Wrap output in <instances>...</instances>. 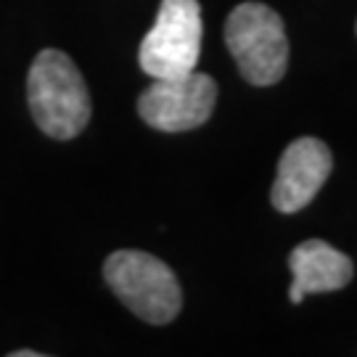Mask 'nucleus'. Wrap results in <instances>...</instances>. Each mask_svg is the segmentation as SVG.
I'll return each mask as SVG.
<instances>
[{
	"mask_svg": "<svg viewBox=\"0 0 357 357\" xmlns=\"http://www.w3.org/2000/svg\"><path fill=\"white\" fill-rule=\"evenodd\" d=\"M26 101L45 135L72 141L90 122V93L75 61L64 51L45 48L29 66Z\"/></svg>",
	"mask_w": 357,
	"mask_h": 357,
	"instance_id": "f257e3e1",
	"label": "nucleus"
},
{
	"mask_svg": "<svg viewBox=\"0 0 357 357\" xmlns=\"http://www.w3.org/2000/svg\"><path fill=\"white\" fill-rule=\"evenodd\" d=\"M225 45L246 82L268 88L281 82L289 66L283 19L265 3H241L225 22Z\"/></svg>",
	"mask_w": 357,
	"mask_h": 357,
	"instance_id": "f03ea898",
	"label": "nucleus"
},
{
	"mask_svg": "<svg viewBox=\"0 0 357 357\" xmlns=\"http://www.w3.org/2000/svg\"><path fill=\"white\" fill-rule=\"evenodd\" d=\"M103 278L119 302L151 326H165L178 318L183 291L175 273L159 257L122 249L103 262Z\"/></svg>",
	"mask_w": 357,
	"mask_h": 357,
	"instance_id": "7ed1b4c3",
	"label": "nucleus"
},
{
	"mask_svg": "<svg viewBox=\"0 0 357 357\" xmlns=\"http://www.w3.org/2000/svg\"><path fill=\"white\" fill-rule=\"evenodd\" d=\"M202 35L199 0H162L156 22L138 51L141 69L153 79L193 72L202 56Z\"/></svg>",
	"mask_w": 357,
	"mask_h": 357,
	"instance_id": "20e7f679",
	"label": "nucleus"
},
{
	"mask_svg": "<svg viewBox=\"0 0 357 357\" xmlns=\"http://www.w3.org/2000/svg\"><path fill=\"white\" fill-rule=\"evenodd\" d=\"M215 79L193 69L178 77L153 79L138 98V114L159 132H185L204 125L215 112Z\"/></svg>",
	"mask_w": 357,
	"mask_h": 357,
	"instance_id": "39448f33",
	"label": "nucleus"
},
{
	"mask_svg": "<svg viewBox=\"0 0 357 357\" xmlns=\"http://www.w3.org/2000/svg\"><path fill=\"white\" fill-rule=\"evenodd\" d=\"M333 167L331 149L318 138H299L286 146L278 162V178L273 183V206L283 215L305 209L323 183L328 180Z\"/></svg>",
	"mask_w": 357,
	"mask_h": 357,
	"instance_id": "423d86ee",
	"label": "nucleus"
},
{
	"mask_svg": "<svg viewBox=\"0 0 357 357\" xmlns=\"http://www.w3.org/2000/svg\"><path fill=\"white\" fill-rule=\"evenodd\" d=\"M289 268L294 275L289 299L294 305H302L307 294L339 291L355 275L352 259L320 238H310V241L299 243L289 255Z\"/></svg>",
	"mask_w": 357,
	"mask_h": 357,
	"instance_id": "0eeeda50",
	"label": "nucleus"
},
{
	"mask_svg": "<svg viewBox=\"0 0 357 357\" xmlns=\"http://www.w3.org/2000/svg\"><path fill=\"white\" fill-rule=\"evenodd\" d=\"M11 357H40V352H29V349H19V352H13Z\"/></svg>",
	"mask_w": 357,
	"mask_h": 357,
	"instance_id": "6e6552de",
	"label": "nucleus"
}]
</instances>
